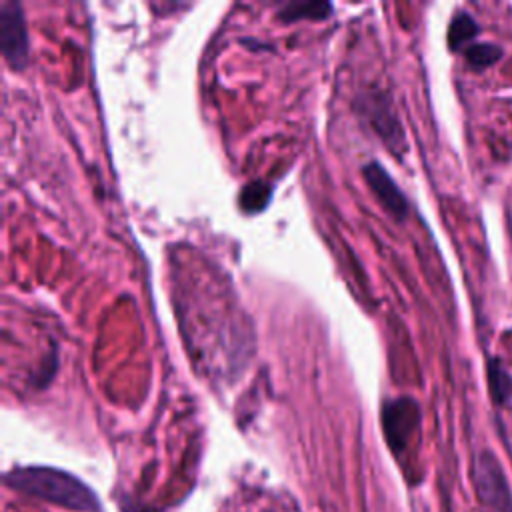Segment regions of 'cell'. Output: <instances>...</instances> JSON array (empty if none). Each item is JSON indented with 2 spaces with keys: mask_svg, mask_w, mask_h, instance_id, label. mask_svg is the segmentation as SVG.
Listing matches in <instances>:
<instances>
[{
  "mask_svg": "<svg viewBox=\"0 0 512 512\" xmlns=\"http://www.w3.org/2000/svg\"><path fill=\"white\" fill-rule=\"evenodd\" d=\"M12 482L22 490H30L38 496L60 500L72 506H86L88 502H92L90 494L74 478L56 470H46V468L16 470L12 474Z\"/></svg>",
  "mask_w": 512,
  "mask_h": 512,
  "instance_id": "6da1fadb",
  "label": "cell"
},
{
  "mask_svg": "<svg viewBox=\"0 0 512 512\" xmlns=\"http://www.w3.org/2000/svg\"><path fill=\"white\" fill-rule=\"evenodd\" d=\"M474 486L482 504L490 512H512V496L498 458L492 452H482L474 460Z\"/></svg>",
  "mask_w": 512,
  "mask_h": 512,
  "instance_id": "7a4b0ae2",
  "label": "cell"
},
{
  "mask_svg": "<svg viewBox=\"0 0 512 512\" xmlns=\"http://www.w3.org/2000/svg\"><path fill=\"white\" fill-rule=\"evenodd\" d=\"M0 48L4 60L22 70L28 62V34L22 18V8L16 2L0 4Z\"/></svg>",
  "mask_w": 512,
  "mask_h": 512,
  "instance_id": "3957f363",
  "label": "cell"
},
{
  "mask_svg": "<svg viewBox=\"0 0 512 512\" xmlns=\"http://www.w3.org/2000/svg\"><path fill=\"white\" fill-rule=\"evenodd\" d=\"M364 178L372 192L376 194V198L380 200V204L396 220H404L408 214V200L404 198L398 184L390 178V174L378 162H370L364 166Z\"/></svg>",
  "mask_w": 512,
  "mask_h": 512,
  "instance_id": "277c9868",
  "label": "cell"
},
{
  "mask_svg": "<svg viewBox=\"0 0 512 512\" xmlns=\"http://www.w3.org/2000/svg\"><path fill=\"white\" fill-rule=\"evenodd\" d=\"M366 112L370 118V124L374 126V130L380 134V138L394 150L400 152V148H404V136L398 124V118L394 114V110L388 104V98L382 94L376 96H368L366 98Z\"/></svg>",
  "mask_w": 512,
  "mask_h": 512,
  "instance_id": "5b68a950",
  "label": "cell"
},
{
  "mask_svg": "<svg viewBox=\"0 0 512 512\" xmlns=\"http://www.w3.org/2000/svg\"><path fill=\"white\" fill-rule=\"evenodd\" d=\"M478 34V24L468 12L454 14L450 26H448V44L452 50H460Z\"/></svg>",
  "mask_w": 512,
  "mask_h": 512,
  "instance_id": "8992f818",
  "label": "cell"
},
{
  "mask_svg": "<svg viewBox=\"0 0 512 512\" xmlns=\"http://www.w3.org/2000/svg\"><path fill=\"white\" fill-rule=\"evenodd\" d=\"M488 384H490V394H492L494 402H498V404L510 402V398H512V378L502 368V364L494 358L488 362Z\"/></svg>",
  "mask_w": 512,
  "mask_h": 512,
  "instance_id": "52a82bcc",
  "label": "cell"
},
{
  "mask_svg": "<svg viewBox=\"0 0 512 512\" xmlns=\"http://www.w3.org/2000/svg\"><path fill=\"white\" fill-rule=\"evenodd\" d=\"M332 10L330 4H320V2H292V4H286L278 16L286 22H294L298 18H324L328 12Z\"/></svg>",
  "mask_w": 512,
  "mask_h": 512,
  "instance_id": "ba28073f",
  "label": "cell"
},
{
  "mask_svg": "<svg viewBox=\"0 0 512 512\" xmlns=\"http://www.w3.org/2000/svg\"><path fill=\"white\" fill-rule=\"evenodd\" d=\"M270 188L264 182H250L240 192V204L246 212L262 210L268 204Z\"/></svg>",
  "mask_w": 512,
  "mask_h": 512,
  "instance_id": "9c48e42d",
  "label": "cell"
},
{
  "mask_svg": "<svg viewBox=\"0 0 512 512\" xmlns=\"http://www.w3.org/2000/svg\"><path fill=\"white\" fill-rule=\"evenodd\" d=\"M502 56V50L496 44H470L466 46V60L474 68H486Z\"/></svg>",
  "mask_w": 512,
  "mask_h": 512,
  "instance_id": "30bf717a",
  "label": "cell"
}]
</instances>
